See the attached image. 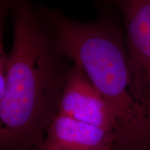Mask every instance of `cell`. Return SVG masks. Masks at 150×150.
Wrapping results in <instances>:
<instances>
[{"label":"cell","instance_id":"obj_3","mask_svg":"<svg viewBox=\"0 0 150 150\" xmlns=\"http://www.w3.org/2000/svg\"><path fill=\"white\" fill-rule=\"evenodd\" d=\"M57 113L113 132L120 139L115 115L77 62L69 67Z\"/></svg>","mask_w":150,"mask_h":150},{"label":"cell","instance_id":"obj_2","mask_svg":"<svg viewBox=\"0 0 150 150\" xmlns=\"http://www.w3.org/2000/svg\"><path fill=\"white\" fill-rule=\"evenodd\" d=\"M60 51L77 62L115 113L119 146L143 149L150 146V98L135 74L125 38L113 17L80 22L58 10L38 6Z\"/></svg>","mask_w":150,"mask_h":150},{"label":"cell","instance_id":"obj_5","mask_svg":"<svg viewBox=\"0 0 150 150\" xmlns=\"http://www.w3.org/2000/svg\"><path fill=\"white\" fill-rule=\"evenodd\" d=\"M113 132L57 113L47 129L40 150H112Z\"/></svg>","mask_w":150,"mask_h":150},{"label":"cell","instance_id":"obj_4","mask_svg":"<svg viewBox=\"0 0 150 150\" xmlns=\"http://www.w3.org/2000/svg\"><path fill=\"white\" fill-rule=\"evenodd\" d=\"M105 4L122 17L131 65L150 98V0H105Z\"/></svg>","mask_w":150,"mask_h":150},{"label":"cell","instance_id":"obj_1","mask_svg":"<svg viewBox=\"0 0 150 150\" xmlns=\"http://www.w3.org/2000/svg\"><path fill=\"white\" fill-rule=\"evenodd\" d=\"M13 46L0 95L1 149L40 145L58 106L69 67L38 6L12 0Z\"/></svg>","mask_w":150,"mask_h":150}]
</instances>
